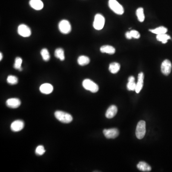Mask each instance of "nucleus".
I'll list each match as a JSON object with an SVG mask.
<instances>
[{"label":"nucleus","instance_id":"f257e3e1","mask_svg":"<svg viewBox=\"0 0 172 172\" xmlns=\"http://www.w3.org/2000/svg\"><path fill=\"white\" fill-rule=\"evenodd\" d=\"M55 116L57 120L64 124H69L73 120V117L70 114L62 111H56Z\"/></svg>","mask_w":172,"mask_h":172},{"label":"nucleus","instance_id":"f03ea898","mask_svg":"<svg viewBox=\"0 0 172 172\" xmlns=\"http://www.w3.org/2000/svg\"><path fill=\"white\" fill-rule=\"evenodd\" d=\"M82 86L85 89L92 93L97 92L99 89L98 85L89 79L84 80L82 82Z\"/></svg>","mask_w":172,"mask_h":172},{"label":"nucleus","instance_id":"7ed1b4c3","mask_svg":"<svg viewBox=\"0 0 172 172\" xmlns=\"http://www.w3.org/2000/svg\"><path fill=\"white\" fill-rule=\"evenodd\" d=\"M109 6L113 12L118 15H122L124 13L123 6L116 0H109Z\"/></svg>","mask_w":172,"mask_h":172},{"label":"nucleus","instance_id":"20e7f679","mask_svg":"<svg viewBox=\"0 0 172 172\" xmlns=\"http://www.w3.org/2000/svg\"><path fill=\"white\" fill-rule=\"evenodd\" d=\"M105 22V18L104 16L101 14H98L95 15L93 26L96 30H101L103 29Z\"/></svg>","mask_w":172,"mask_h":172},{"label":"nucleus","instance_id":"39448f33","mask_svg":"<svg viewBox=\"0 0 172 172\" xmlns=\"http://www.w3.org/2000/svg\"><path fill=\"white\" fill-rule=\"evenodd\" d=\"M146 133V123L144 120H140L137 125L136 136L138 139H142Z\"/></svg>","mask_w":172,"mask_h":172},{"label":"nucleus","instance_id":"423d86ee","mask_svg":"<svg viewBox=\"0 0 172 172\" xmlns=\"http://www.w3.org/2000/svg\"><path fill=\"white\" fill-rule=\"evenodd\" d=\"M58 28L60 32L63 34H68L71 31V26L69 21L62 20L59 22Z\"/></svg>","mask_w":172,"mask_h":172},{"label":"nucleus","instance_id":"0eeeda50","mask_svg":"<svg viewBox=\"0 0 172 172\" xmlns=\"http://www.w3.org/2000/svg\"><path fill=\"white\" fill-rule=\"evenodd\" d=\"M18 33L23 37H29L31 35V30L26 24H21L18 27Z\"/></svg>","mask_w":172,"mask_h":172},{"label":"nucleus","instance_id":"6e6552de","mask_svg":"<svg viewBox=\"0 0 172 172\" xmlns=\"http://www.w3.org/2000/svg\"><path fill=\"white\" fill-rule=\"evenodd\" d=\"M172 70V64L168 59H165L161 65V71L164 75L168 76L171 73Z\"/></svg>","mask_w":172,"mask_h":172},{"label":"nucleus","instance_id":"1a4fd4ad","mask_svg":"<svg viewBox=\"0 0 172 172\" xmlns=\"http://www.w3.org/2000/svg\"><path fill=\"white\" fill-rule=\"evenodd\" d=\"M103 133L105 137L107 139H115L119 135V131L116 128L104 129Z\"/></svg>","mask_w":172,"mask_h":172},{"label":"nucleus","instance_id":"9d476101","mask_svg":"<svg viewBox=\"0 0 172 172\" xmlns=\"http://www.w3.org/2000/svg\"><path fill=\"white\" fill-rule=\"evenodd\" d=\"M24 123L22 120H16L11 125V129L13 132H18L23 129Z\"/></svg>","mask_w":172,"mask_h":172},{"label":"nucleus","instance_id":"9b49d317","mask_svg":"<svg viewBox=\"0 0 172 172\" xmlns=\"http://www.w3.org/2000/svg\"><path fill=\"white\" fill-rule=\"evenodd\" d=\"M21 102L17 98H11L7 99L6 102L7 106L12 109H16L21 105Z\"/></svg>","mask_w":172,"mask_h":172},{"label":"nucleus","instance_id":"f8f14e48","mask_svg":"<svg viewBox=\"0 0 172 172\" xmlns=\"http://www.w3.org/2000/svg\"><path fill=\"white\" fill-rule=\"evenodd\" d=\"M40 91L42 93L49 94L53 91V87L49 83H45L40 87Z\"/></svg>","mask_w":172,"mask_h":172},{"label":"nucleus","instance_id":"ddd939ff","mask_svg":"<svg viewBox=\"0 0 172 172\" xmlns=\"http://www.w3.org/2000/svg\"><path fill=\"white\" fill-rule=\"evenodd\" d=\"M144 74L142 72L139 73L138 76V81L136 83V87L135 89V92L137 93L140 92L142 89L143 85V80H144Z\"/></svg>","mask_w":172,"mask_h":172},{"label":"nucleus","instance_id":"4468645a","mask_svg":"<svg viewBox=\"0 0 172 172\" xmlns=\"http://www.w3.org/2000/svg\"><path fill=\"white\" fill-rule=\"evenodd\" d=\"M118 109L115 105H111L108 109L105 116L108 119H111L117 114Z\"/></svg>","mask_w":172,"mask_h":172},{"label":"nucleus","instance_id":"2eb2a0df","mask_svg":"<svg viewBox=\"0 0 172 172\" xmlns=\"http://www.w3.org/2000/svg\"><path fill=\"white\" fill-rule=\"evenodd\" d=\"M30 5L36 10H40L43 9L44 4L41 0H30Z\"/></svg>","mask_w":172,"mask_h":172},{"label":"nucleus","instance_id":"dca6fc26","mask_svg":"<svg viewBox=\"0 0 172 172\" xmlns=\"http://www.w3.org/2000/svg\"><path fill=\"white\" fill-rule=\"evenodd\" d=\"M100 51L102 53L113 55L115 53V49L114 47L111 45H105L101 47Z\"/></svg>","mask_w":172,"mask_h":172},{"label":"nucleus","instance_id":"f3484780","mask_svg":"<svg viewBox=\"0 0 172 172\" xmlns=\"http://www.w3.org/2000/svg\"><path fill=\"white\" fill-rule=\"evenodd\" d=\"M139 170L142 172H150L151 171V167L145 162H140L137 165Z\"/></svg>","mask_w":172,"mask_h":172},{"label":"nucleus","instance_id":"a211bd4d","mask_svg":"<svg viewBox=\"0 0 172 172\" xmlns=\"http://www.w3.org/2000/svg\"><path fill=\"white\" fill-rule=\"evenodd\" d=\"M136 83L135 82L134 77L130 76L128 78V83H127V89L130 91H134L136 89Z\"/></svg>","mask_w":172,"mask_h":172},{"label":"nucleus","instance_id":"6ab92c4d","mask_svg":"<svg viewBox=\"0 0 172 172\" xmlns=\"http://www.w3.org/2000/svg\"><path fill=\"white\" fill-rule=\"evenodd\" d=\"M120 64L117 62H113L110 64L109 66V71L112 74L118 73L120 69Z\"/></svg>","mask_w":172,"mask_h":172},{"label":"nucleus","instance_id":"aec40b11","mask_svg":"<svg viewBox=\"0 0 172 172\" xmlns=\"http://www.w3.org/2000/svg\"><path fill=\"white\" fill-rule=\"evenodd\" d=\"M90 62V59L85 55H80L78 58L77 63L80 66H84L88 65Z\"/></svg>","mask_w":172,"mask_h":172},{"label":"nucleus","instance_id":"412c9836","mask_svg":"<svg viewBox=\"0 0 172 172\" xmlns=\"http://www.w3.org/2000/svg\"><path fill=\"white\" fill-rule=\"evenodd\" d=\"M149 31L154 34L158 35L166 34V33L167 32L168 30L165 27H160L156 28L155 29H150Z\"/></svg>","mask_w":172,"mask_h":172},{"label":"nucleus","instance_id":"4be33fe9","mask_svg":"<svg viewBox=\"0 0 172 172\" xmlns=\"http://www.w3.org/2000/svg\"><path fill=\"white\" fill-rule=\"evenodd\" d=\"M55 56L61 61H64L65 58L64 50L61 48H57L55 51Z\"/></svg>","mask_w":172,"mask_h":172},{"label":"nucleus","instance_id":"5701e85b","mask_svg":"<svg viewBox=\"0 0 172 172\" xmlns=\"http://www.w3.org/2000/svg\"><path fill=\"white\" fill-rule=\"evenodd\" d=\"M136 14L138 19L139 22H143V21H145V14H144V11H143V8H142V7L138 8Z\"/></svg>","mask_w":172,"mask_h":172},{"label":"nucleus","instance_id":"b1692460","mask_svg":"<svg viewBox=\"0 0 172 172\" xmlns=\"http://www.w3.org/2000/svg\"><path fill=\"white\" fill-rule=\"evenodd\" d=\"M156 39L159 41L162 42L163 44H166L168 40L170 39L171 37L169 35L164 34L157 35Z\"/></svg>","mask_w":172,"mask_h":172},{"label":"nucleus","instance_id":"393cba45","mask_svg":"<svg viewBox=\"0 0 172 172\" xmlns=\"http://www.w3.org/2000/svg\"><path fill=\"white\" fill-rule=\"evenodd\" d=\"M42 57L43 58V60L45 61H48L50 59V56L48 50L46 48H43L41 50L40 52Z\"/></svg>","mask_w":172,"mask_h":172},{"label":"nucleus","instance_id":"a878e982","mask_svg":"<svg viewBox=\"0 0 172 172\" xmlns=\"http://www.w3.org/2000/svg\"><path fill=\"white\" fill-rule=\"evenodd\" d=\"M23 60L22 58L19 57H17L15 58V62L14 64V68L18 69L19 70L22 71V64Z\"/></svg>","mask_w":172,"mask_h":172},{"label":"nucleus","instance_id":"bb28decb","mask_svg":"<svg viewBox=\"0 0 172 172\" xmlns=\"http://www.w3.org/2000/svg\"><path fill=\"white\" fill-rule=\"evenodd\" d=\"M17 77L14 76L10 75L8 77L7 81L10 85H15L18 83Z\"/></svg>","mask_w":172,"mask_h":172},{"label":"nucleus","instance_id":"cd10ccee","mask_svg":"<svg viewBox=\"0 0 172 172\" xmlns=\"http://www.w3.org/2000/svg\"><path fill=\"white\" fill-rule=\"evenodd\" d=\"M45 152V149L42 145L38 146L36 149V154L38 155H42Z\"/></svg>","mask_w":172,"mask_h":172},{"label":"nucleus","instance_id":"c85d7f7f","mask_svg":"<svg viewBox=\"0 0 172 172\" xmlns=\"http://www.w3.org/2000/svg\"><path fill=\"white\" fill-rule=\"evenodd\" d=\"M130 32L131 36H132L133 38H135V39H139L141 37V35H140V33L136 30H133Z\"/></svg>","mask_w":172,"mask_h":172},{"label":"nucleus","instance_id":"c756f323","mask_svg":"<svg viewBox=\"0 0 172 172\" xmlns=\"http://www.w3.org/2000/svg\"><path fill=\"white\" fill-rule=\"evenodd\" d=\"M125 36H126V38L128 39H131L133 37H132V36H131V33H130V32H127L125 34Z\"/></svg>","mask_w":172,"mask_h":172},{"label":"nucleus","instance_id":"7c9ffc66","mask_svg":"<svg viewBox=\"0 0 172 172\" xmlns=\"http://www.w3.org/2000/svg\"><path fill=\"white\" fill-rule=\"evenodd\" d=\"M2 53H0V60L1 61V60H2Z\"/></svg>","mask_w":172,"mask_h":172}]
</instances>
